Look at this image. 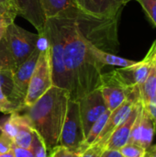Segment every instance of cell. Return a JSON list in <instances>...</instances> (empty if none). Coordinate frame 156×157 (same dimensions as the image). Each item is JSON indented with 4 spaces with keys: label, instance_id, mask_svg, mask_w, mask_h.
Wrapping results in <instances>:
<instances>
[{
    "label": "cell",
    "instance_id": "obj_5",
    "mask_svg": "<svg viewBox=\"0 0 156 157\" xmlns=\"http://www.w3.org/2000/svg\"><path fill=\"white\" fill-rule=\"evenodd\" d=\"M85 141L86 136L80 117L78 101L69 100L58 145L82 154L86 150Z\"/></svg>",
    "mask_w": 156,
    "mask_h": 157
},
{
    "label": "cell",
    "instance_id": "obj_4",
    "mask_svg": "<svg viewBox=\"0 0 156 157\" xmlns=\"http://www.w3.org/2000/svg\"><path fill=\"white\" fill-rule=\"evenodd\" d=\"M44 34L49 42V58L53 86L65 89L69 92L70 86L63 62V46L61 34L54 18L51 17L46 19Z\"/></svg>",
    "mask_w": 156,
    "mask_h": 157
},
{
    "label": "cell",
    "instance_id": "obj_27",
    "mask_svg": "<svg viewBox=\"0 0 156 157\" xmlns=\"http://www.w3.org/2000/svg\"><path fill=\"white\" fill-rule=\"evenodd\" d=\"M13 142L3 134H0V155L8 153L12 150Z\"/></svg>",
    "mask_w": 156,
    "mask_h": 157
},
{
    "label": "cell",
    "instance_id": "obj_26",
    "mask_svg": "<svg viewBox=\"0 0 156 157\" xmlns=\"http://www.w3.org/2000/svg\"><path fill=\"white\" fill-rule=\"evenodd\" d=\"M81 153L71 151L63 146L57 145L51 150L50 157H81Z\"/></svg>",
    "mask_w": 156,
    "mask_h": 157
},
{
    "label": "cell",
    "instance_id": "obj_7",
    "mask_svg": "<svg viewBox=\"0 0 156 157\" xmlns=\"http://www.w3.org/2000/svg\"><path fill=\"white\" fill-rule=\"evenodd\" d=\"M131 0H73L83 13L101 19H118L123 6Z\"/></svg>",
    "mask_w": 156,
    "mask_h": 157
},
{
    "label": "cell",
    "instance_id": "obj_10",
    "mask_svg": "<svg viewBox=\"0 0 156 157\" xmlns=\"http://www.w3.org/2000/svg\"><path fill=\"white\" fill-rule=\"evenodd\" d=\"M14 4L17 16L28 20L38 30V34H43L47 18L41 0H14Z\"/></svg>",
    "mask_w": 156,
    "mask_h": 157
},
{
    "label": "cell",
    "instance_id": "obj_19",
    "mask_svg": "<svg viewBox=\"0 0 156 157\" xmlns=\"http://www.w3.org/2000/svg\"><path fill=\"white\" fill-rule=\"evenodd\" d=\"M110 113H111V111L107 109V111L104 114H102L101 117L94 123V125L92 126V128H91V130H90L89 133L87 134L86 141H85V148L86 149L88 148L92 144H94L97 140L99 134L101 133L103 128L106 125V122H107Z\"/></svg>",
    "mask_w": 156,
    "mask_h": 157
},
{
    "label": "cell",
    "instance_id": "obj_33",
    "mask_svg": "<svg viewBox=\"0 0 156 157\" xmlns=\"http://www.w3.org/2000/svg\"><path fill=\"white\" fill-rule=\"evenodd\" d=\"M0 157H15V155H14L13 151L11 150V151H10V152H8V153H6V154H2V155H0Z\"/></svg>",
    "mask_w": 156,
    "mask_h": 157
},
{
    "label": "cell",
    "instance_id": "obj_15",
    "mask_svg": "<svg viewBox=\"0 0 156 157\" xmlns=\"http://www.w3.org/2000/svg\"><path fill=\"white\" fill-rule=\"evenodd\" d=\"M33 133H34V130L32 129L29 118L25 114H23L21 123L19 125L17 133L13 141V144L16 146L25 149H29L33 139Z\"/></svg>",
    "mask_w": 156,
    "mask_h": 157
},
{
    "label": "cell",
    "instance_id": "obj_23",
    "mask_svg": "<svg viewBox=\"0 0 156 157\" xmlns=\"http://www.w3.org/2000/svg\"><path fill=\"white\" fill-rule=\"evenodd\" d=\"M138 1L143 10L146 12L147 16L150 17L151 21L156 27V0H136Z\"/></svg>",
    "mask_w": 156,
    "mask_h": 157
},
{
    "label": "cell",
    "instance_id": "obj_18",
    "mask_svg": "<svg viewBox=\"0 0 156 157\" xmlns=\"http://www.w3.org/2000/svg\"><path fill=\"white\" fill-rule=\"evenodd\" d=\"M140 95L143 106L147 105L156 95V63L154 64L147 79L140 87Z\"/></svg>",
    "mask_w": 156,
    "mask_h": 157
},
{
    "label": "cell",
    "instance_id": "obj_1",
    "mask_svg": "<svg viewBox=\"0 0 156 157\" xmlns=\"http://www.w3.org/2000/svg\"><path fill=\"white\" fill-rule=\"evenodd\" d=\"M52 18L63 41L70 100L78 101L101 85L103 67L93 56L90 43L106 52L117 46L118 19L97 18L75 6Z\"/></svg>",
    "mask_w": 156,
    "mask_h": 157
},
{
    "label": "cell",
    "instance_id": "obj_35",
    "mask_svg": "<svg viewBox=\"0 0 156 157\" xmlns=\"http://www.w3.org/2000/svg\"><path fill=\"white\" fill-rule=\"evenodd\" d=\"M144 157H150V156H149V155H147V154L145 153V155H144Z\"/></svg>",
    "mask_w": 156,
    "mask_h": 157
},
{
    "label": "cell",
    "instance_id": "obj_29",
    "mask_svg": "<svg viewBox=\"0 0 156 157\" xmlns=\"http://www.w3.org/2000/svg\"><path fill=\"white\" fill-rule=\"evenodd\" d=\"M12 151L14 153L15 157H34L32 152L29 149H25L16 146L14 144H12Z\"/></svg>",
    "mask_w": 156,
    "mask_h": 157
},
{
    "label": "cell",
    "instance_id": "obj_31",
    "mask_svg": "<svg viewBox=\"0 0 156 157\" xmlns=\"http://www.w3.org/2000/svg\"><path fill=\"white\" fill-rule=\"evenodd\" d=\"M0 6H7V7L16 9L14 0H0Z\"/></svg>",
    "mask_w": 156,
    "mask_h": 157
},
{
    "label": "cell",
    "instance_id": "obj_24",
    "mask_svg": "<svg viewBox=\"0 0 156 157\" xmlns=\"http://www.w3.org/2000/svg\"><path fill=\"white\" fill-rule=\"evenodd\" d=\"M0 112L8 113V114L18 112L17 109L15 108V106L6 98L5 92L2 88L1 82H0Z\"/></svg>",
    "mask_w": 156,
    "mask_h": 157
},
{
    "label": "cell",
    "instance_id": "obj_22",
    "mask_svg": "<svg viewBox=\"0 0 156 157\" xmlns=\"http://www.w3.org/2000/svg\"><path fill=\"white\" fill-rule=\"evenodd\" d=\"M119 151L123 157H144L146 153L145 149L132 144H127Z\"/></svg>",
    "mask_w": 156,
    "mask_h": 157
},
{
    "label": "cell",
    "instance_id": "obj_36",
    "mask_svg": "<svg viewBox=\"0 0 156 157\" xmlns=\"http://www.w3.org/2000/svg\"><path fill=\"white\" fill-rule=\"evenodd\" d=\"M154 61H155V63H156V52H155V55H154Z\"/></svg>",
    "mask_w": 156,
    "mask_h": 157
},
{
    "label": "cell",
    "instance_id": "obj_12",
    "mask_svg": "<svg viewBox=\"0 0 156 157\" xmlns=\"http://www.w3.org/2000/svg\"><path fill=\"white\" fill-rule=\"evenodd\" d=\"M137 102H135L131 99H126L120 107H118L116 109L111 111V113L106 122L105 127L103 128L101 133L99 134V136L96 142H99L100 144L106 145V143L108 142L112 132L121 122H123L127 119V117L129 116V114L131 111L132 107Z\"/></svg>",
    "mask_w": 156,
    "mask_h": 157
},
{
    "label": "cell",
    "instance_id": "obj_30",
    "mask_svg": "<svg viewBox=\"0 0 156 157\" xmlns=\"http://www.w3.org/2000/svg\"><path fill=\"white\" fill-rule=\"evenodd\" d=\"M100 157H123L119 150H105Z\"/></svg>",
    "mask_w": 156,
    "mask_h": 157
},
{
    "label": "cell",
    "instance_id": "obj_32",
    "mask_svg": "<svg viewBox=\"0 0 156 157\" xmlns=\"http://www.w3.org/2000/svg\"><path fill=\"white\" fill-rule=\"evenodd\" d=\"M146 154L150 157H156V144L154 145H151L147 150H146Z\"/></svg>",
    "mask_w": 156,
    "mask_h": 157
},
{
    "label": "cell",
    "instance_id": "obj_17",
    "mask_svg": "<svg viewBox=\"0 0 156 157\" xmlns=\"http://www.w3.org/2000/svg\"><path fill=\"white\" fill-rule=\"evenodd\" d=\"M22 117L23 115H20L19 112H15L11 113L9 117L2 120L0 121L1 134L5 135L13 142L17 133L19 125L22 121Z\"/></svg>",
    "mask_w": 156,
    "mask_h": 157
},
{
    "label": "cell",
    "instance_id": "obj_2",
    "mask_svg": "<svg viewBox=\"0 0 156 157\" xmlns=\"http://www.w3.org/2000/svg\"><path fill=\"white\" fill-rule=\"evenodd\" d=\"M69 100L67 90L52 86L33 105L25 108V115L44 142L47 151L59 144Z\"/></svg>",
    "mask_w": 156,
    "mask_h": 157
},
{
    "label": "cell",
    "instance_id": "obj_34",
    "mask_svg": "<svg viewBox=\"0 0 156 157\" xmlns=\"http://www.w3.org/2000/svg\"><path fill=\"white\" fill-rule=\"evenodd\" d=\"M5 29H6V27H0V40H1L4 32H5Z\"/></svg>",
    "mask_w": 156,
    "mask_h": 157
},
{
    "label": "cell",
    "instance_id": "obj_13",
    "mask_svg": "<svg viewBox=\"0 0 156 157\" xmlns=\"http://www.w3.org/2000/svg\"><path fill=\"white\" fill-rule=\"evenodd\" d=\"M90 50H91L93 56L97 60V62L102 67H104L105 65H110V66H119L120 68H126V67H130L137 63L135 61L128 60V59L117 56L115 54L109 53V52L97 47L92 42L90 43Z\"/></svg>",
    "mask_w": 156,
    "mask_h": 157
},
{
    "label": "cell",
    "instance_id": "obj_8",
    "mask_svg": "<svg viewBox=\"0 0 156 157\" xmlns=\"http://www.w3.org/2000/svg\"><path fill=\"white\" fill-rule=\"evenodd\" d=\"M78 104L84 133L86 138L94 123L107 111L108 108L99 88L79 99Z\"/></svg>",
    "mask_w": 156,
    "mask_h": 157
},
{
    "label": "cell",
    "instance_id": "obj_28",
    "mask_svg": "<svg viewBox=\"0 0 156 157\" xmlns=\"http://www.w3.org/2000/svg\"><path fill=\"white\" fill-rule=\"evenodd\" d=\"M144 109L148 111L149 115L151 116L153 121H154V128H155L156 131V95L154 97V98L145 106H143Z\"/></svg>",
    "mask_w": 156,
    "mask_h": 157
},
{
    "label": "cell",
    "instance_id": "obj_20",
    "mask_svg": "<svg viewBox=\"0 0 156 157\" xmlns=\"http://www.w3.org/2000/svg\"><path fill=\"white\" fill-rule=\"evenodd\" d=\"M29 150L32 152L34 157H46L47 155L46 145L40 136L35 131L33 133V139Z\"/></svg>",
    "mask_w": 156,
    "mask_h": 157
},
{
    "label": "cell",
    "instance_id": "obj_14",
    "mask_svg": "<svg viewBox=\"0 0 156 157\" xmlns=\"http://www.w3.org/2000/svg\"><path fill=\"white\" fill-rule=\"evenodd\" d=\"M154 133H155V128H154V121L151 116L149 115L148 111L143 107L142 111L140 130H139V134H140L139 146L147 150L152 144Z\"/></svg>",
    "mask_w": 156,
    "mask_h": 157
},
{
    "label": "cell",
    "instance_id": "obj_11",
    "mask_svg": "<svg viewBox=\"0 0 156 157\" xmlns=\"http://www.w3.org/2000/svg\"><path fill=\"white\" fill-rule=\"evenodd\" d=\"M142 104L143 103L141 100L134 104L127 119L112 132L108 142L106 143L105 150H120L128 144L133 123L137 118L139 109Z\"/></svg>",
    "mask_w": 156,
    "mask_h": 157
},
{
    "label": "cell",
    "instance_id": "obj_16",
    "mask_svg": "<svg viewBox=\"0 0 156 157\" xmlns=\"http://www.w3.org/2000/svg\"><path fill=\"white\" fill-rule=\"evenodd\" d=\"M46 18L60 16L67 9L74 6L73 0H41Z\"/></svg>",
    "mask_w": 156,
    "mask_h": 157
},
{
    "label": "cell",
    "instance_id": "obj_25",
    "mask_svg": "<svg viewBox=\"0 0 156 157\" xmlns=\"http://www.w3.org/2000/svg\"><path fill=\"white\" fill-rule=\"evenodd\" d=\"M104 151L105 145L99 142H95L82 153L81 157H100Z\"/></svg>",
    "mask_w": 156,
    "mask_h": 157
},
{
    "label": "cell",
    "instance_id": "obj_9",
    "mask_svg": "<svg viewBox=\"0 0 156 157\" xmlns=\"http://www.w3.org/2000/svg\"><path fill=\"white\" fill-rule=\"evenodd\" d=\"M41 51L42 50H40V48L37 44V48L34 52L24 63L18 65L12 73L15 92L22 100H24V103L29 83L36 68Z\"/></svg>",
    "mask_w": 156,
    "mask_h": 157
},
{
    "label": "cell",
    "instance_id": "obj_3",
    "mask_svg": "<svg viewBox=\"0 0 156 157\" xmlns=\"http://www.w3.org/2000/svg\"><path fill=\"white\" fill-rule=\"evenodd\" d=\"M39 34L28 31L15 22L7 25L0 40V70L14 71L36 50Z\"/></svg>",
    "mask_w": 156,
    "mask_h": 157
},
{
    "label": "cell",
    "instance_id": "obj_21",
    "mask_svg": "<svg viewBox=\"0 0 156 157\" xmlns=\"http://www.w3.org/2000/svg\"><path fill=\"white\" fill-rule=\"evenodd\" d=\"M17 16V13L16 9L0 6V27H6L13 23Z\"/></svg>",
    "mask_w": 156,
    "mask_h": 157
},
{
    "label": "cell",
    "instance_id": "obj_6",
    "mask_svg": "<svg viewBox=\"0 0 156 157\" xmlns=\"http://www.w3.org/2000/svg\"><path fill=\"white\" fill-rule=\"evenodd\" d=\"M53 86L49 58V47L40 52L39 61L29 80L25 107H30Z\"/></svg>",
    "mask_w": 156,
    "mask_h": 157
}]
</instances>
